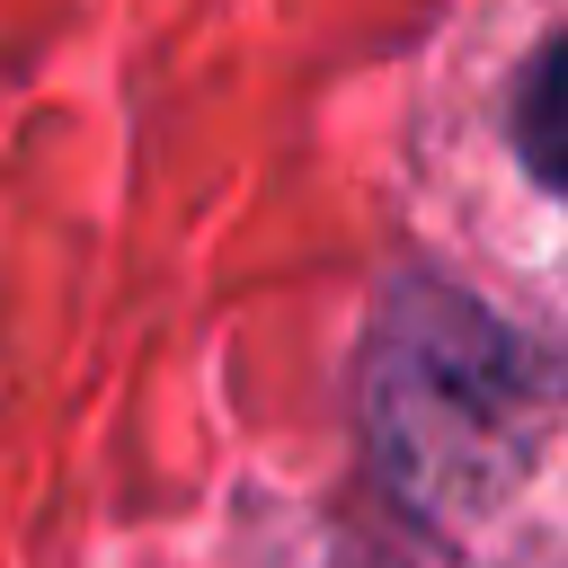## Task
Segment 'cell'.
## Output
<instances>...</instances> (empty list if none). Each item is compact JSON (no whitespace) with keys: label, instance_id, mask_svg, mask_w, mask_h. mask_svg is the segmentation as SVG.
Listing matches in <instances>:
<instances>
[{"label":"cell","instance_id":"1","mask_svg":"<svg viewBox=\"0 0 568 568\" xmlns=\"http://www.w3.org/2000/svg\"><path fill=\"white\" fill-rule=\"evenodd\" d=\"M541 417H550L541 355L479 302L417 284L382 311L364 355V435L408 506L426 515L488 506L532 462Z\"/></svg>","mask_w":568,"mask_h":568},{"label":"cell","instance_id":"2","mask_svg":"<svg viewBox=\"0 0 568 568\" xmlns=\"http://www.w3.org/2000/svg\"><path fill=\"white\" fill-rule=\"evenodd\" d=\"M515 142L532 160V178H550L568 195V36L541 44V62L524 71V98H515Z\"/></svg>","mask_w":568,"mask_h":568}]
</instances>
